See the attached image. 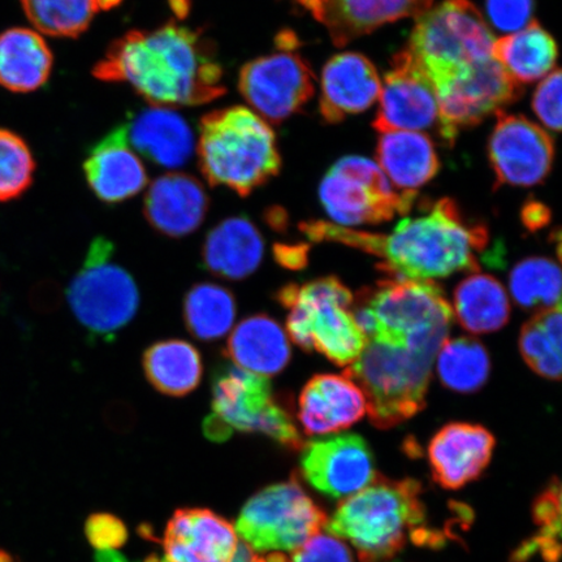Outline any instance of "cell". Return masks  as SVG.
Returning a JSON list of instances; mask_svg holds the SVG:
<instances>
[{"instance_id":"8","label":"cell","mask_w":562,"mask_h":562,"mask_svg":"<svg viewBox=\"0 0 562 562\" xmlns=\"http://www.w3.org/2000/svg\"><path fill=\"white\" fill-rule=\"evenodd\" d=\"M494 34L470 0H442L418 18L407 50L434 89L494 58Z\"/></svg>"},{"instance_id":"16","label":"cell","mask_w":562,"mask_h":562,"mask_svg":"<svg viewBox=\"0 0 562 562\" xmlns=\"http://www.w3.org/2000/svg\"><path fill=\"white\" fill-rule=\"evenodd\" d=\"M300 462L302 477L313 488L344 501L367 488L379 475L367 440L357 434L307 441L301 448Z\"/></svg>"},{"instance_id":"38","label":"cell","mask_w":562,"mask_h":562,"mask_svg":"<svg viewBox=\"0 0 562 562\" xmlns=\"http://www.w3.org/2000/svg\"><path fill=\"white\" fill-rule=\"evenodd\" d=\"M35 161L30 146L16 133L0 130V202L24 194L32 186Z\"/></svg>"},{"instance_id":"22","label":"cell","mask_w":562,"mask_h":562,"mask_svg":"<svg viewBox=\"0 0 562 562\" xmlns=\"http://www.w3.org/2000/svg\"><path fill=\"white\" fill-rule=\"evenodd\" d=\"M83 172L97 199L110 205L132 199L147 184L145 166L132 149L124 125L90 150Z\"/></svg>"},{"instance_id":"33","label":"cell","mask_w":562,"mask_h":562,"mask_svg":"<svg viewBox=\"0 0 562 562\" xmlns=\"http://www.w3.org/2000/svg\"><path fill=\"white\" fill-rule=\"evenodd\" d=\"M236 315V297L221 284H195L182 302L188 333L203 342L223 339L234 328Z\"/></svg>"},{"instance_id":"45","label":"cell","mask_w":562,"mask_h":562,"mask_svg":"<svg viewBox=\"0 0 562 562\" xmlns=\"http://www.w3.org/2000/svg\"><path fill=\"white\" fill-rule=\"evenodd\" d=\"M203 434L205 437L215 442H223L231 439L234 432L231 428L223 424V422L215 417L214 414H210L205 420H203Z\"/></svg>"},{"instance_id":"26","label":"cell","mask_w":562,"mask_h":562,"mask_svg":"<svg viewBox=\"0 0 562 562\" xmlns=\"http://www.w3.org/2000/svg\"><path fill=\"white\" fill-rule=\"evenodd\" d=\"M224 355L235 367L269 379L288 367L292 351L283 327L269 315L255 314L232 329Z\"/></svg>"},{"instance_id":"50","label":"cell","mask_w":562,"mask_h":562,"mask_svg":"<svg viewBox=\"0 0 562 562\" xmlns=\"http://www.w3.org/2000/svg\"><path fill=\"white\" fill-rule=\"evenodd\" d=\"M257 562H291V560H288L284 553L270 552L263 558L258 557Z\"/></svg>"},{"instance_id":"17","label":"cell","mask_w":562,"mask_h":562,"mask_svg":"<svg viewBox=\"0 0 562 562\" xmlns=\"http://www.w3.org/2000/svg\"><path fill=\"white\" fill-rule=\"evenodd\" d=\"M379 100L372 123L378 132H420L439 124L437 93L407 48L393 58Z\"/></svg>"},{"instance_id":"24","label":"cell","mask_w":562,"mask_h":562,"mask_svg":"<svg viewBox=\"0 0 562 562\" xmlns=\"http://www.w3.org/2000/svg\"><path fill=\"white\" fill-rule=\"evenodd\" d=\"M265 240L249 217H227L209 232L202 245L201 266L229 281L248 279L261 266Z\"/></svg>"},{"instance_id":"6","label":"cell","mask_w":562,"mask_h":562,"mask_svg":"<svg viewBox=\"0 0 562 562\" xmlns=\"http://www.w3.org/2000/svg\"><path fill=\"white\" fill-rule=\"evenodd\" d=\"M353 294L337 278L288 284L278 302L288 311L286 331L305 351H318L339 367H349L368 346L351 315Z\"/></svg>"},{"instance_id":"27","label":"cell","mask_w":562,"mask_h":562,"mask_svg":"<svg viewBox=\"0 0 562 562\" xmlns=\"http://www.w3.org/2000/svg\"><path fill=\"white\" fill-rule=\"evenodd\" d=\"M434 0H327L321 23L334 45L342 47L385 24L419 18Z\"/></svg>"},{"instance_id":"46","label":"cell","mask_w":562,"mask_h":562,"mask_svg":"<svg viewBox=\"0 0 562 562\" xmlns=\"http://www.w3.org/2000/svg\"><path fill=\"white\" fill-rule=\"evenodd\" d=\"M550 217V211L540 205V203H530L524 210V222L529 228L543 227Z\"/></svg>"},{"instance_id":"13","label":"cell","mask_w":562,"mask_h":562,"mask_svg":"<svg viewBox=\"0 0 562 562\" xmlns=\"http://www.w3.org/2000/svg\"><path fill=\"white\" fill-rule=\"evenodd\" d=\"M294 42L293 34L281 33L279 50L246 63L238 76V90L244 100L267 123L286 121L314 95L313 70L294 53Z\"/></svg>"},{"instance_id":"21","label":"cell","mask_w":562,"mask_h":562,"mask_svg":"<svg viewBox=\"0 0 562 562\" xmlns=\"http://www.w3.org/2000/svg\"><path fill=\"white\" fill-rule=\"evenodd\" d=\"M382 81L372 63L358 53L337 54L322 74L321 115L336 124L361 114L381 97Z\"/></svg>"},{"instance_id":"31","label":"cell","mask_w":562,"mask_h":562,"mask_svg":"<svg viewBox=\"0 0 562 562\" xmlns=\"http://www.w3.org/2000/svg\"><path fill=\"white\" fill-rule=\"evenodd\" d=\"M495 60L519 86L544 79L558 60V45L537 21L495 41Z\"/></svg>"},{"instance_id":"43","label":"cell","mask_w":562,"mask_h":562,"mask_svg":"<svg viewBox=\"0 0 562 562\" xmlns=\"http://www.w3.org/2000/svg\"><path fill=\"white\" fill-rule=\"evenodd\" d=\"M291 562H353V557L341 539L319 532L293 552Z\"/></svg>"},{"instance_id":"10","label":"cell","mask_w":562,"mask_h":562,"mask_svg":"<svg viewBox=\"0 0 562 562\" xmlns=\"http://www.w3.org/2000/svg\"><path fill=\"white\" fill-rule=\"evenodd\" d=\"M327 519L293 475L252 495L235 529L255 552H294L319 533Z\"/></svg>"},{"instance_id":"4","label":"cell","mask_w":562,"mask_h":562,"mask_svg":"<svg viewBox=\"0 0 562 562\" xmlns=\"http://www.w3.org/2000/svg\"><path fill=\"white\" fill-rule=\"evenodd\" d=\"M200 168L209 184L248 196L279 175L276 132L248 108L214 110L201 119Z\"/></svg>"},{"instance_id":"14","label":"cell","mask_w":562,"mask_h":562,"mask_svg":"<svg viewBox=\"0 0 562 562\" xmlns=\"http://www.w3.org/2000/svg\"><path fill=\"white\" fill-rule=\"evenodd\" d=\"M439 103V133L453 144L462 130L480 124L505 105L516 102L524 90L495 58L463 70L435 89Z\"/></svg>"},{"instance_id":"25","label":"cell","mask_w":562,"mask_h":562,"mask_svg":"<svg viewBox=\"0 0 562 562\" xmlns=\"http://www.w3.org/2000/svg\"><path fill=\"white\" fill-rule=\"evenodd\" d=\"M124 126L132 149L153 164L179 168L192 157L193 131L186 119L173 109L150 105Z\"/></svg>"},{"instance_id":"20","label":"cell","mask_w":562,"mask_h":562,"mask_svg":"<svg viewBox=\"0 0 562 562\" xmlns=\"http://www.w3.org/2000/svg\"><path fill=\"white\" fill-rule=\"evenodd\" d=\"M210 199L205 187L191 175L160 176L147 191L144 214L158 234L171 238L192 235L205 222Z\"/></svg>"},{"instance_id":"12","label":"cell","mask_w":562,"mask_h":562,"mask_svg":"<svg viewBox=\"0 0 562 562\" xmlns=\"http://www.w3.org/2000/svg\"><path fill=\"white\" fill-rule=\"evenodd\" d=\"M319 199L337 226H362L409 213L417 194L400 193L374 161L362 157L337 160L319 188Z\"/></svg>"},{"instance_id":"47","label":"cell","mask_w":562,"mask_h":562,"mask_svg":"<svg viewBox=\"0 0 562 562\" xmlns=\"http://www.w3.org/2000/svg\"><path fill=\"white\" fill-rule=\"evenodd\" d=\"M258 554L245 542H238L234 558L231 562H257Z\"/></svg>"},{"instance_id":"19","label":"cell","mask_w":562,"mask_h":562,"mask_svg":"<svg viewBox=\"0 0 562 562\" xmlns=\"http://www.w3.org/2000/svg\"><path fill=\"white\" fill-rule=\"evenodd\" d=\"M495 438L480 425L449 424L428 446V461L435 482L446 490H459L477 480L488 467Z\"/></svg>"},{"instance_id":"48","label":"cell","mask_w":562,"mask_h":562,"mask_svg":"<svg viewBox=\"0 0 562 562\" xmlns=\"http://www.w3.org/2000/svg\"><path fill=\"white\" fill-rule=\"evenodd\" d=\"M294 2L304 7L316 20L322 21L327 0H294Z\"/></svg>"},{"instance_id":"30","label":"cell","mask_w":562,"mask_h":562,"mask_svg":"<svg viewBox=\"0 0 562 562\" xmlns=\"http://www.w3.org/2000/svg\"><path fill=\"white\" fill-rule=\"evenodd\" d=\"M147 382L161 395L184 397L202 382L203 360L191 342L170 339L151 344L143 356Z\"/></svg>"},{"instance_id":"41","label":"cell","mask_w":562,"mask_h":562,"mask_svg":"<svg viewBox=\"0 0 562 562\" xmlns=\"http://www.w3.org/2000/svg\"><path fill=\"white\" fill-rule=\"evenodd\" d=\"M532 110L548 130L559 133L561 130V72L553 69L533 93Z\"/></svg>"},{"instance_id":"32","label":"cell","mask_w":562,"mask_h":562,"mask_svg":"<svg viewBox=\"0 0 562 562\" xmlns=\"http://www.w3.org/2000/svg\"><path fill=\"white\" fill-rule=\"evenodd\" d=\"M452 311L468 333L491 334L507 325L510 304L494 277L475 273L456 288Z\"/></svg>"},{"instance_id":"15","label":"cell","mask_w":562,"mask_h":562,"mask_svg":"<svg viewBox=\"0 0 562 562\" xmlns=\"http://www.w3.org/2000/svg\"><path fill=\"white\" fill-rule=\"evenodd\" d=\"M488 157L496 187L530 188L543 182L554 159L550 133L522 115L497 112Z\"/></svg>"},{"instance_id":"11","label":"cell","mask_w":562,"mask_h":562,"mask_svg":"<svg viewBox=\"0 0 562 562\" xmlns=\"http://www.w3.org/2000/svg\"><path fill=\"white\" fill-rule=\"evenodd\" d=\"M211 395L214 416L232 432L262 434L291 451L304 446L292 414L273 396L269 379L221 363L211 378Z\"/></svg>"},{"instance_id":"42","label":"cell","mask_w":562,"mask_h":562,"mask_svg":"<svg viewBox=\"0 0 562 562\" xmlns=\"http://www.w3.org/2000/svg\"><path fill=\"white\" fill-rule=\"evenodd\" d=\"M86 533L98 551L116 550L128 539V530L122 519L109 513L91 515L86 524Z\"/></svg>"},{"instance_id":"18","label":"cell","mask_w":562,"mask_h":562,"mask_svg":"<svg viewBox=\"0 0 562 562\" xmlns=\"http://www.w3.org/2000/svg\"><path fill=\"white\" fill-rule=\"evenodd\" d=\"M237 544L235 526L215 512L178 509L166 527L164 559L166 562H231Z\"/></svg>"},{"instance_id":"5","label":"cell","mask_w":562,"mask_h":562,"mask_svg":"<svg viewBox=\"0 0 562 562\" xmlns=\"http://www.w3.org/2000/svg\"><path fill=\"white\" fill-rule=\"evenodd\" d=\"M420 484L378 475L346 498L325 525L329 536L347 540L361 562L390 560L403 550L407 531L425 521Z\"/></svg>"},{"instance_id":"3","label":"cell","mask_w":562,"mask_h":562,"mask_svg":"<svg viewBox=\"0 0 562 562\" xmlns=\"http://www.w3.org/2000/svg\"><path fill=\"white\" fill-rule=\"evenodd\" d=\"M351 315L368 341L437 357L453 321L451 304L434 281L385 280L357 294Z\"/></svg>"},{"instance_id":"49","label":"cell","mask_w":562,"mask_h":562,"mask_svg":"<svg viewBox=\"0 0 562 562\" xmlns=\"http://www.w3.org/2000/svg\"><path fill=\"white\" fill-rule=\"evenodd\" d=\"M94 562H130L115 550L98 551L94 558Z\"/></svg>"},{"instance_id":"44","label":"cell","mask_w":562,"mask_h":562,"mask_svg":"<svg viewBox=\"0 0 562 562\" xmlns=\"http://www.w3.org/2000/svg\"><path fill=\"white\" fill-rule=\"evenodd\" d=\"M307 246L305 245H276V249H273V255H276L277 261L286 267V269H301L304 267L307 258Z\"/></svg>"},{"instance_id":"23","label":"cell","mask_w":562,"mask_h":562,"mask_svg":"<svg viewBox=\"0 0 562 562\" xmlns=\"http://www.w3.org/2000/svg\"><path fill=\"white\" fill-rule=\"evenodd\" d=\"M367 413V400L346 375H316L302 390L299 419L307 435L346 430Z\"/></svg>"},{"instance_id":"35","label":"cell","mask_w":562,"mask_h":562,"mask_svg":"<svg viewBox=\"0 0 562 562\" xmlns=\"http://www.w3.org/2000/svg\"><path fill=\"white\" fill-rule=\"evenodd\" d=\"M561 306L543 308L526 323L519 336V349L526 363L551 381L561 378Z\"/></svg>"},{"instance_id":"51","label":"cell","mask_w":562,"mask_h":562,"mask_svg":"<svg viewBox=\"0 0 562 562\" xmlns=\"http://www.w3.org/2000/svg\"><path fill=\"white\" fill-rule=\"evenodd\" d=\"M0 562H11V558L9 557V554L0 552Z\"/></svg>"},{"instance_id":"40","label":"cell","mask_w":562,"mask_h":562,"mask_svg":"<svg viewBox=\"0 0 562 562\" xmlns=\"http://www.w3.org/2000/svg\"><path fill=\"white\" fill-rule=\"evenodd\" d=\"M536 2L533 0H487L486 11L490 23L497 31L516 33L532 21Z\"/></svg>"},{"instance_id":"36","label":"cell","mask_w":562,"mask_h":562,"mask_svg":"<svg viewBox=\"0 0 562 562\" xmlns=\"http://www.w3.org/2000/svg\"><path fill=\"white\" fill-rule=\"evenodd\" d=\"M491 362L481 342L467 337L446 340L438 353V374L442 384L460 393L475 392L486 384Z\"/></svg>"},{"instance_id":"9","label":"cell","mask_w":562,"mask_h":562,"mask_svg":"<svg viewBox=\"0 0 562 562\" xmlns=\"http://www.w3.org/2000/svg\"><path fill=\"white\" fill-rule=\"evenodd\" d=\"M115 246L108 238L91 243L67 299L77 322L94 340L111 342L135 319L139 307L136 280L112 261Z\"/></svg>"},{"instance_id":"39","label":"cell","mask_w":562,"mask_h":562,"mask_svg":"<svg viewBox=\"0 0 562 562\" xmlns=\"http://www.w3.org/2000/svg\"><path fill=\"white\" fill-rule=\"evenodd\" d=\"M533 519L542 527L540 536L533 540L547 562H557L560 558L561 530V486L553 480L542 495L533 503Z\"/></svg>"},{"instance_id":"7","label":"cell","mask_w":562,"mask_h":562,"mask_svg":"<svg viewBox=\"0 0 562 562\" xmlns=\"http://www.w3.org/2000/svg\"><path fill=\"white\" fill-rule=\"evenodd\" d=\"M434 360L416 350L368 341L346 376L362 391L371 424L391 428L426 406Z\"/></svg>"},{"instance_id":"2","label":"cell","mask_w":562,"mask_h":562,"mask_svg":"<svg viewBox=\"0 0 562 562\" xmlns=\"http://www.w3.org/2000/svg\"><path fill=\"white\" fill-rule=\"evenodd\" d=\"M425 213L406 217L392 234H370L328 222L302 223L312 241L351 246L382 259L379 265L393 279L432 281L460 271L480 270L488 232L469 222L451 199L427 203Z\"/></svg>"},{"instance_id":"37","label":"cell","mask_w":562,"mask_h":562,"mask_svg":"<svg viewBox=\"0 0 562 562\" xmlns=\"http://www.w3.org/2000/svg\"><path fill=\"white\" fill-rule=\"evenodd\" d=\"M510 291L518 305L526 308L561 306V272L548 258H529L510 273Z\"/></svg>"},{"instance_id":"28","label":"cell","mask_w":562,"mask_h":562,"mask_svg":"<svg viewBox=\"0 0 562 562\" xmlns=\"http://www.w3.org/2000/svg\"><path fill=\"white\" fill-rule=\"evenodd\" d=\"M379 167L400 193L417 194L440 170L430 137L420 132L382 133L378 140Z\"/></svg>"},{"instance_id":"29","label":"cell","mask_w":562,"mask_h":562,"mask_svg":"<svg viewBox=\"0 0 562 562\" xmlns=\"http://www.w3.org/2000/svg\"><path fill=\"white\" fill-rule=\"evenodd\" d=\"M54 56L42 34L27 27L0 33V87L32 93L50 79Z\"/></svg>"},{"instance_id":"34","label":"cell","mask_w":562,"mask_h":562,"mask_svg":"<svg viewBox=\"0 0 562 562\" xmlns=\"http://www.w3.org/2000/svg\"><path fill=\"white\" fill-rule=\"evenodd\" d=\"M122 0H21L27 19L41 34L75 38L88 31L98 12Z\"/></svg>"},{"instance_id":"1","label":"cell","mask_w":562,"mask_h":562,"mask_svg":"<svg viewBox=\"0 0 562 562\" xmlns=\"http://www.w3.org/2000/svg\"><path fill=\"white\" fill-rule=\"evenodd\" d=\"M93 75L126 83L151 105L168 109L206 104L226 93L213 42L176 21L125 33L112 42Z\"/></svg>"}]
</instances>
